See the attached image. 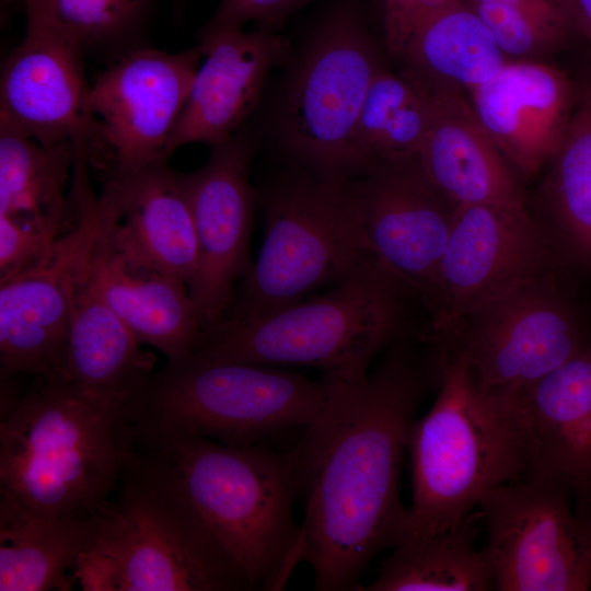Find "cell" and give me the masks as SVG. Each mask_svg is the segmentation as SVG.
I'll return each instance as SVG.
<instances>
[{"mask_svg": "<svg viewBox=\"0 0 591 591\" xmlns=\"http://www.w3.org/2000/svg\"><path fill=\"white\" fill-rule=\"evenodd\" d=\"M327 376L325 407L288 453L304 508L301 561L316 590H356L373 558L406 537L402 462L417 410L438 389L440 349L416 332L391 343L372 372Z\"/></svg>", "mask_w": 591, "mask_h": 591, "instance_id": "1", "label": "cell"}, {"mask_svg": "<svg viewBox=\"0 0 591 591\" xmlns=\"http://www.w3.org/2000/svg\"><path fill=\"white\" fill-rule=\"evenodd\" d=\"M132 434L125 405L70 381H1L0 503L35 514L102 518Z\"/></svg>", "mask_w": 591, "mask_h": 591, "instance_id": "2", "label": "cell"}, {"mask_svg": "<svg viewBox=\"0 0 591 591\" xmlns=\"http://www.w3.org/2000/svg\"><path fill=\"white\" fill-rule=\"evenodd\" d=\"M439 348L437 396L409 438L413 497L405 540L456 525L490 490L521 479L528 465L521 392L484 387L462 358Z\"/></svg>", "mask_w": 591, "mask_h": 591, "instance_id": "3", "label": "cell"}, {"mask_svg": "<svg viewBox=\"0 0 591 591\" xmlns=\"http://www.w3.org/2000/svg\"><path fill=\"white\" fill-rule=\"evenodd\" d=\"M292 48L266 129L286 164L328 182L364 173L356 147L359 115L384 67L364 0H317Z\"/></svg>", "mask_w": 591, "mask_h": 591, "instance_id": "4", "label": "cell"}, {"mask_svg": "<svg viewBox=\"0 0 591 591\" xmlns=\"http://www.w3.org/2000/svg\"><path fill=\"white\" fill-rule=\"evenodd\" d=\"M421 309L415 290L374 259L321 297L260 317L222 320L204 331L193 357L362 375L395 339L428 327L420 323Z\"/></svg>", "mask_w": 591, "mask_h": 591, "instance_id": "5", "label": "cell"}, {"mask_svg": "<svg viewBox=\"0 0 591 591\" xmlns=\"http://www.w3.org/2000/svg\"><path fill=\"white\" fill-rule=\"evenodd\" d=\"M332 380L263 364L189 357L151 372L125 404L132 441L200 437L230 447L265 443L305 429L329 397Z\"/></svg>", "mask_w": 591, "mask_h": 591, "instance_id": "6", "label": "cell"}, {"mask_svg": "<svg viewBox=\"0 0 591 591\" xmlns=\"http://www.w3.org/2000/svg\"><path fill=\"white\" fill-rule=\"evenodd\" d=\"M135 445L164 457L189 499L250 576L255 590H280L301 561L298 490L288 453L257 443L230 447L200 437Z\"/></svg>", "mask_w": 591, "mask_h": 591, "instance_id": "7", "label": "cell"}, {"mask_svg": "<svg viewBox=\"0 0 591 591\" xmlns=\"http://www.w3.org/2000/svg\"><path fill=\"white\" fill-rule=\"evenodd\" d=\"M95 544L117 561L120 591L255 590L172 465L134 443Z\"/></svg>", "mask_w": 591, "mask_h": 591, "instance_id": "8", "label": "cell"}, {"mask_svg": "<svg viewBox=\"0 0 591 591\" xmlns=\"http://www.w3.org/2000/svg\"><path fill=\"white\" fill-rule=\"evenodd\" d=\"M257 195L265 220L263 245L224 318L271 314L376 259L351 179L323 181L286 164Z\"/></svg>", "mask_w": 591, "mask_h": 591, "instance_id": "9", "label": "cell"}, {"mask_svg": "<svg viewBox=\"0 0 591 591\" xmlns=\"http://www.w3.org/2000/svg\"><path fill=\"white\" fill-rule=\"evenodd\" d=\"M564 271L553 267L484 301L436 340L484 387L522 392L591 340Z\"/></svg>", "mask_w": 591, "mask_h": 591, "instance_id": "10", "label": "cell"}, {"mask_svg": "<svg viewBox=\"0 0 591 591\" xmlns=\"http://www.w3.org/2000/svg\"><path fill=\"white\" fill-rule=\"evenodd\" d=\"M498 591H584L591 586V512L563 486L521 478L477 507Z\"/></svg>", "mask_w": 591, "mask_h": 591, "instance_id": "11", "label": "cell"}, {"mask_svg": "<svg viewBox=\"0 0 591 591\" xmlns=\"http://www.w3.org/2000/svg\"><path fill=\"white\" fill-rule=\"evenodd\" d=\"M201 58L197 44L178 53L146 45L111 62L90 85V164L109 173L169 159L167 143Z\"/></svg>", "mask_w": 591, "mask_h": 591, "instance_id": "12", "label": "cell"}, {"mask_svg": "<svg viewBox=\"0 0 591 591\" xmlns=\"http://www.w3.org/2000/svg\"><path fill=\"white\" fill-rule=\"evenodd\" d=\"M78 215L40 265L0 279V378L68 381L67 282L93 250L99 231L97 197L90 178L73 183Z\"/></svg>", "mask_w": 591, "mask_h": 591, "instance_id": "13", "label": "cell"}, {"mask_svg": "<svg viewBox=\"0 0 591 591\" xmlns=\"http://www.w3.org/2000/svg\"><path fill=\"white\" fill-rule=\"evenodd\" d=\"M258 147V137L243 126L213 146L202 166L178 173L199 246V267L188 290L204 331L225 317L235 283L253 264L248 248L258 195L251 169Z\"/></svg>", "mask_w": 591, "mask_h": 591, "instance_id": "14", "label": "cell"}, {"mask_svg": "<svg viewBox=\"0 0 591 591\" xmlns=\"http://www.w3.org/2000/svg\"><path fill=\"white\" fill-rule=\"evenodd\" d=\"M556 266L529 210L456 206L429 310L431 334L445 333L474 306Z\"/></svg>", "mask_w": 591, "mask_h": 591, "instance_id": "15", "label": "cell"}, {"mask_svg": "<svg viewBox=\"0 0 591 591\" xmlns=\"http://www.w3.org/2000/svg\"><path fill=\"white\" fill-rule=\"evenodd\" d=\"M351 184L372 253L415 290L429 317L456 206L419 158L372 164Z\"/></svg>", "mask_w": 591, "mask_h": 591, "instance_id": "16", "label": "cell"}, {"mask_svg": "<svg viewBox=\"0 0 591 591\" xmlns=\"http://www.w3.org/2000/svg\"><path fill=\"white\" fill-rule=\"evenodd\" d=\"M99 239L134 268L173 276L189 287L199 267L190 206L169 159L106 173L97 196Z\"/></svg>", "mask_w": 591, "mask_h": 591, "instance_id": "17", "label": "cell"}, {"mask_svg": "<svg viewBox=\"0 0 591 591\" xmlns=\"http://www.w3.org/2000/svg\"><path fill=\"white\" fill-rule=\"evenodd\" d=\"M82 49L54 27L26 19L1 68L0 128L49 146L95 138Z\"/></svg>", "mask_w": 591, "mask_h": 591, "instance_id": "18", "label": "cell"}, {"mask_svg": "<svg viewBox=\"0 0 591 591\" xmlns=\"http://www.w3.org/2000/svg\"><path fill=\"white\" fill-rule=\"evenodd\" d=\"M204 61L167 143L169 157L190 143L211 147L239 131L258 105L268 74L290 58L276 32L233 27L197 38Z\"/></svg>", "mask_w": 591, "mask_h": 591, "instance_id": "19", "label": "cell"}, {"mask_svg": "<svg viewBox=\"0 0 591 591\" xmlns=\"http://www.w3.org/2000/svg\"><path fill=\"white\" fill-rule=\"evenodd\" d=\"M468 93L480 125L523 181L548 165L576 106L566 73L537 60H508Z\"/></svg>", "mask_w": 591, "mask_h": 591, "instance_id": "20", "label": "cell"}, {"mask_svg": "<svg viewBox=\"0 0 591 591\" xmlns=\"http://www.w3.org/2000/svg\"><path fill=\"white\" fill-rule=\"evenodd\" d=\"M521 398L529 439L522 478L558 484L591 512V340Z\"/></svg>", "mask_w": 591, "mask_h": 591, "instance_id": "21", "label": "cell"}, {"mask_svg": "<svg viewBox=\"0 0 591 591\" xmlns=\"http://www.w3.org/2000/svg\"><path fill=\"white\" fill-rule=\"evenodd\" d=\"M419 161L455 205L529 210L520 178L480 125L463 91L439 89Z\"/></svg>", "mask_w": 591, "mask_h": 591, "instance_id": "22", "label": "cell"}, {"mask_svg": "<svg viewBox=\"0 0 591 591\" xmlns=\"http://www.w3.org/2000/svg\"><path fill=\"white\" fill-rule=\"evenodd\" d=\"M92 253L74 267L67 282L68 381L125 405L152 372L154 358L141 350L102 296L92 274Z\"/></svg>", "mask_w": 591, "mask_h": 591, "instance_id": "23", "label": "cell"}, {"mask_svg": "<svg viewBox=\"0 0 591 591\" xmlns=\"http://www.w3.org/2000/svg\"><path fill=\"white\" fill-rule=\"evenodd\" d=\"M92 274L108 305L141 345L157 348L172 362L195 354L204 328L185 282L130 267L107 251L99 235L92 253Z\"/></svg>", "mask_w": 591, "mask_h": 591, "instance_id": "24", "label": "cell"}, {"mask_svg": "<svg viewBox=\"0 0 591 591\" xmlns=\"http://www.w3.org/2000/svg\"><path fill=\"white\" fill-rule=\"evenodd\" d=\"M398 60L429 92H471L508 58L485 22L462 0H450L422 20Z\"/></svg>", "mask_w": 591, "mask_h": 591, "instance_id": "25", "label": "cell"}, {"mask_svg": "<svg viewBox=\"0 0 591 591\" xmlns=\"http://www.w3.org/2000/svg\"><path fill=\"white\" fill-rule=\"evenodd\" d=\"M533 217L565 270L591 273V92L576 103Z\"/></svg>", "mask_w": 591, "mask_h": 591, "instance_id": "26", "label": "cell"}, {"mask_svg": "<svg viewBox=\"0 0 591 591\" xmlns=\"http://www.w3.org/2000/svg\"><path fill=\"white\" fill-rule=\"evenodd\" d=\"M74 141L40 144L0 128V217L65 232L74 222L71 202Z\"/></svg>", "mask_w": 591, "mask_h": 591, "instance_id": "27", "label": "cell"}, {"mask_svg": "<svg viewBox=\"0 0 591 591\" xmlns=\"http://www.w3.org/2000/svg\"><path fill=\"white\" fill-rule=\"evenodd\" d=\"M102 518H49L0 503V591L66 589V572L96 543Z\"/></svg>", "mask_w": 591, "mask_h": 591, "instance_id": "28", "label": "cell"}, {"mask_svg": "<svg viewBox=\"0 0 591 591\" xmlns=\"http://www.w3.org/2000/svg\"><path fill=\"white\" fill-rule=\"evenodd\" d=\"M474 511L456 525L406 538L382 563L366 591H486L494 573L484 546L476 544Z\"/></svg>", "mask_w": 591, "mask_h": 591, "instance_id": "29", "label": "cell"}, {"mask_svg": "<svg viewBox=\"0 0 591 591\" xmlns=\"http://www.w3.org/2000/svg\"><path fill=\"white\" fill-rule=\"evenodd\" d=\"M433 114L431 93L410 76L383 67L367 92L356 129L364 172L379 162L419 158Z\"/></svg>", "mask_w": 591, "mask_h": 591, "instance_id": "30", "label": "cell"}, {"mask_svg": "<svg viewBox=\"0 0 591 591\" xmlns=\"http://www.w3.org/2000/svg\"><path fill=\"white\" fill-rule=\"evenodd\" d=\"M26 19L49 25L84 55L109 63L146 46L154 0H20Z\"/></svg>", "mask_w": 591, "mask_h": 591, "instance_id": "31", "label": "cell"}, {"mask_svg": "<svg viewBox=\"0 0 591 591\" xmlns=\"http://www.w3.org/2000/svg\"><path fill=\"white\" fill-rule=\"evenodd\" d=\"M462 1L489 27L508 60L546 61L582 31L576 0Z\"/></svg>", "mask_w": 591, "mask_h": 591, "instance_id": "32", "label": "cell"}, {"mask_svg": "<svg viewBox=\"0 0 591 591\" xmlns=\"http://www.w3.org/2000/svg\"><path fill=\"white\" fill-rule=\"evenodd\" d=\"M314 2L317 0H220L197 38L225 28H244L247 23L278 33L288 19Z\"/></svg>", "mask_w": 591, "mask_h": 591, "instance_id": "33", "label": "cell"}, {"mask_svg": "<svg viewBox=\"0 0 591 591\" xmlns=\"http://www.w3.org/2000/svg\"><path fill=\"white\" fill-rule=\"evenodd\" d=\"M62 233L21 225L0 217V279L44 263Z\"/></svg>", "mask_w": 591, "mask_h": 591, "instance_id": "34", "label": "cell"}, {"mask_svg": "<svg viewBox=\"0 0 591 591\" xmlns=\"http://www.w3.org/2000/svg\"><path fill=\"white\" fill-rule=\"evenodd\" d=\"M448 1L380 0L382 47L387 56L398 60L422 20Z\"/></svg>", "mask_w": 591, "mask_h": 591, "instance_id": "35", "label": "cell"}, {"mask_svg": "<svg viewBox=\"0 0 591 591\" xmlns=\"http://www.w3.org/2000/svg\"><path fill=\"white\" fill-rule=\"evenodd\" d=\"M73 576L85 591H120L117 561L96 544L79 556Z\"/></svg>", "mask_w": 591, "mask_h": 591, "instance_id": "36", "label": "cell"}, {"mask_svg": "<svg viewBox=\"0 0 591 591\" xmlns=\"http://www.w3.org/2000/svg\"><path fill=\"white\" fill-rule=\"evenodd\" d=\"M582 31L591 38V0H576Z\"/></svg>", "mask_w": 591, "mask_h": 591, "instance_id": "37", "label": "cell"}, {"mask_svg": "<svg viewBox=\"0 0 591 591\" xmlns=\"http://www.w3.org/2000/svg\"><path fill=\"white\" fill-rule=\"evenodd\" d=\"M187 0H174V8H175V14L179 18L181 14L184 11V7L186 4Z\"/></svg>", "mask_w": 591, "mask_h": 591, "instance_id": "38", "label": "cell"}]
</instances>
